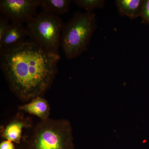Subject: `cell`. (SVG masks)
Returning a JSON list of instances; mask_svg holds the SVG:
<instances>
[{"label": "cell", "instance_id": "1", "mask_svg": "<svg viewBox=\"0 0 149 149\" xmlns=\"http://www.w3.org/2000/svg\"><path fill=\"white\" fill-rule=\"evenodd\" d=\"M60 59L58 52L47 49L29 39L0 50V65L10 90L25 103L42 96L51 87Z\"/></svg>", "mask_w": 149, "mask_h": 149}, {"label": "cell", "instance_id": "2", "mask_svg": "<svg viewBox=\"0 0 149 149\" xmlns=\"http://www.w3.org/2000/svg\"><path fill=\"white\" fill-rule=\"evenodd\" d=\"M72 129L68 120H41L25 139L23 149H73Z\"/></svg>", "mask_w": 149, "mask_h": 149}, {"label": "cell", "instance_id": "3", "mask_svg": "<svg viewBox=\"0 0 149 149\" xmlns=\"http://www.w3.org/2000/svg\"><path fill=\"white\" fill-rule=\"evenodd\" d=\"M97 27L96 15L92 12L76 13L64 24L61 46L67 58H76L87 50Z\"/></svg>", "mask_w": 149, "mask_h": 149}, {"label": "cell", "instance_id": "4", "mask_svg": "<svg viewBox=\"0 0 149 149\" xmlns=\"http://www.w3.org/2000/svg\"><path fill=\"white\" fill-rule=\"evenodd\" d=\"M63 25L60 17L42 11L37 13L25 27L30 40L47 49L58 52Z\"/></svg>", "mask_w": 149, "mask_h": 149}, {"label": "cell", "instance_id": "5", "mask_svg": "<svg viewBox=\"0 0 149 149\" xmlns=\"http://www.w3.org/2000/svg\"><path fill=\"white\" fill-rule=\"evenodd\" d=\"M40 0H1L0 11L12 22H29L37 14Z\"/></svg>", "mask_w": 149, "mask_h": 149}, {"label": "cell", "instance_id": "6", "mask_svg": "<svg viewBox=\"0 0 149 149\" xmlns=\"http://www.w3.org/2000/svg\"><path fill=\"white\" fill-rule=\"evenodd\" d=\"M32 127V119L25 117L23 112L20 111L7 125L1 128V136L5 140L20 144L23 129Z\"/></svg>", "mask_w": 149, "mask_h": 149}, {"label": "cell", "instance_id": "7", "mask_svg": "<svg viewBox=\"0 0 149 149\" xmlns=\"http://www.w3.org/2000/svg\"><path fill=\"white\" fill-rule=\"evenodd\" d=\"M28 37L24 24L12 22L2 39L0 41V50L20 44Z\"/></svg>", "mask_w": 149, "mask_h": 149}, {"label": "cell", "instance_id": "8", "mask_svg": "<svg viewBox=\"0 0 149 149\" xmlns=\"http://www.w3.org/2000/svg\"><path fill=\"white\" fill-rule=\"evenodd\" d=\"M18 109L19 111L37 116L41 120L48 119L50 114L49 104L42 96L36 97L28 102L19 106Z\"/></svg>", "mask_w": 149, "mask_h": 149}, {"label": "cell", "instance_id": "9", "mask_svg": "<svg viewBox=\"0 0 149 149\" xmlns=\"http://www.w3.org/2000/svg\"><path fill=\"white\" fill-rule=\"evenodd\" d=\"M144 0H117L115 3L119 13L135 19L141 16Z\"/></svg>", "mask_w": 149, "mask_h": 149}, {"label": "cell", "instance_id": "10", "mask_svg": "<svg viewBox=\"0 0 149 149\" xmlns=\"http://www.w3.org/2000/svg\"><path fill=\"white\" fill-rule=\"evenodd\" d=\"M72 1L70 0H40L43 11L59 16L68 13Z\"/></svg>", "mask_w": 149, "mask_h": 149}, {"label": "cell", "instance_id": "11", "mask_svg": "<svg viewBox=\"0 0 149 149\" xmlns=\"http://www.w3.org/2000/svg\"><path fill=\"white\" fill-rule=\"evenodd\" d=\"M72 1L77 6L85 9L87 12L102 8L105 3V1L103 0H74Z\"/></svg>", "mask_w": 149, "mask_h": 149}, {"label": "cell", "instance_id": "12", "mask_svg": "<svg viewBox=\"0 0 149 149\" xmlns=\"http://www.w3.org/2000/svg\"><path fill=\"white\" fill-rule=\"evenodd\" d=\"M10 20L3 15H0V41L2 39L3 37L8 29Z\"/></svg>", "mask_w": 149, "mask_h": 149}, {"label": "cell", "instance_id": "13", "mask_svg": "<svg viewBox=\"0 0 149 149\" xmlns=\"http://www.w3.org/2000/svg\"><path fill=\"white\" fill-rule=\"evenodd\" d=\"M140 17L143 23L149 24V0H144Z\"/></svg>", "mask_w": 149, "mask_h": 149}, {"label": "cell", "instance_id": "14", "mask_svg": "<svg viewBox=\"0 0 149 149\" xmlns=\"http://www.w3.org/2000/svg\"><path fill=\"white\" fill-rule=\"evenodd\" d=\"M13 142L5 140L0 143V149H16Z\"/></svg>", "mask_w": 149, "mask_h": 149}]
</instances>
